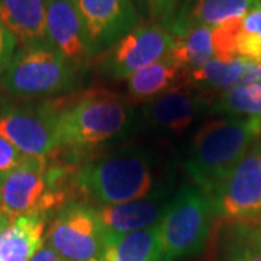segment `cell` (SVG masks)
<instances>
[{
	"instance_id": "cell-1",
	"label": "cell",
	"mask_w": 261,
	"mask_h": 261,
	"mask_svg": "<svg viewBox=\"0 0 261 261\" xmlns=\"http://www.w3.org/2000/svg\"><path fill=\"white\" fill-rule=\"evenodd\" d=\"M51 105L56 111L58 149L77 164H83L92 152L128 138L138 123L126 97L105 87L77 90L51 100Z\"/></svg>"
},
{
	"instance_id": "cell-2",
	"label": "cell",
	"mask_w": 261,
	"mask_h": 261,
	"mask_svg": "<svg viewBox=\"0 0 261 261\" xmlns=\"http://www.w3.org/2000/svg\"><path fill=\"white\" fill-rule=\"evenodd\" d=\"M80 200L118 205L164 192L148 151L123 148L86 160L75 174Z\"/></svg>"
},
{
	"instance_id": "cell-3",
	"label": "cell",
	"mask_w": 261,
	"mask_h": 261,
	"mask_svg": "<svg viewBox=\"0 0 261 261\" xmlns=\"http://www.w3.org/2000/svg\"><path fill=\"white\" fill-rule=\"evenodd\" d=\"M261 138V119L219 116L192 137L185 163L193 185L207 197Z\"/></svg>"
},
{
	"instance_id": "cell-4",
	"label": "cell",
	"mask_w": 261,
	"mask_h": 261,
	"mask_svg": "<svg viewBox=\"0 0 261 261\" xmlns=\"http://www.w3.org/2000/svg\"><path fill=\"white\" fill-rule=\"evenodd\" d=\"M82 74L48 42L22 47L2 75V86L18 97H48L79 89Z\"/></svg>"
},
{
	"instance_id": "cell-5",
	"label": "cell",
	"mask_w": 261,
	"mask_h": 261,
	"mask_svg": "<svg viewBox=\"0 0 261 261\" xmlns=\"http://www.w3.org/2000/svg\"><path fill=\"white\" fill-rule=\"evenodd\" d=\"M214 221L209 197L195 185L181 187L160 224L163 261L186 260L200 254Z\"/></svg>"
},
{
	"instance_id": "cell-6",
	"label": "cell",
	"mask_w": 261,
	"mask_h": 261,
	"mask_svg": "<svg viewBox=\"0 0 261 261\" xmlns=\"http://www.w3.org/2000/svg\"><path fill=\"white\" fill-rule=\"evenodd\" d=\"M215 219L226 224H257L261 219V138L209 196Z\"/></svg>"
},
{
	"instance_id": "cell-7",
	"label": "cell",
	"mask_w": 261,
	"mask_h": 261,
	"mask_svg": "<svg viewBox=\"0 0 261 261\" xmlns=\"http://www.w3.org/2000/svg\"><path fill=\"white\" fill-rule=\"evenodd\" d=\"M47 241L64 261H102L106 232L93 205L71 202L56 214Z\"/></svg>"
},
{
	"instance_id": "cell-8",
	"label": "cell",
	"mask_w": 261,
	"mask_h": 261,
	"mask_svg": "<svg viewBox=\"0 0 261 261\" xmlns=\"http://www.w3.org/2000/svg\"><path fill=\"white\" fill-rule=\"evenodd\" d=\"M174 38L159 23H141L97 57V68L112 80H126L170 54Z\"/></svg>"
},
{
	"instance_id": "cell-9",
	"label": "cell",
	"mask_w": 261,
	"mask_h": 261,
	"mask_svg": "<svg viewBox=\"0 0 261 261\" xmlns=\"http://www.w3.org/2000/svg\"><path fill=\"white\" fill-rule=\"evenodd\" d=\"M0 137L29 157H48L58 151L56 111L51 102L39 106L0 108Z\"/></svg>"
},
{
	"instance_id": "cell-10",
	"label": "cell",
	"mask_w": 261,
	"mask_h": 261,
	"mask_svg": "<svg viewBox=\"0 0 261 261\" xmlns=\"http://www.w3.org/2000/svg\"><path fill=\"white\" fill-rule=\"evenodd\" d=\"M212 99L214 94L183 79L166 93L145 103L141 116L151 130L168 137H181L203 111L211 108Z\"/></svg>"
},
{
	"instance_id": "cell-11",
	"label": "cell",
	"mask_w": 261,
	"mask_h": 261,
	"mask_svg": "<svg viewBox=\"0 0 261 261\" xmlns=\"http://www.w3.org/2000/svg\"><path fill=\"white\" fill-rule=\"evenodd\" d=\"M74 5L93 58L111 49L142 23L132 0H74Z\"/></svg>"
},
{
	"instance_id": "cell-12",
	"label": "cell",
	"mask_w": 261,
	"mask_h": 261,
	"mask_svg": "<svg viewBox=\"0 0 261 261\" xmlns=\"http://www.w3.org/2000/svg\"><path fill=\"white\" fill-rule=\"evenodd\" d=\"M45 29L48 44L74 68L84 73L90 67L93 57L74 0H48Z\"/></svg>"
},
{
	"instance_id": "cell-13",
	"label": "cell",
	"mask_w": 261,
	"mask_h": 261,
	"mask_svg": "<svg viewBox=\"0 0 261 261\" xmlns=\"http://www.w3.org/2000/svg\"><path fill=\"white\" fill-rule=\"evenodd\" d=\"M166 192L118 205L94 206L100 219L106 240L126 233L144 231L161 224L171 203Z\"/></svg>"
},
{
	"instance_id": "cell-14",
	"label": "cell",
	"mask_w": 261,
	"mask_h": 261,
	"mask_svg": "<svg viewBox=\"0 0 261 261\" xmlns=\"http://www.w3.org/2000/svg\"><path fill=\"white\" fill-rule=\"evenodd\" d=\"M257 0H187L177 10L168 31L171 35L190 27L216 28L231 19L243 18Z\"/></svg>"
},
{
	"instance_id": "cell-15",
	"label": "cell",
	"mask_w": 261,
	"mask_h": 261,
	"mask_svg": "<svg viewBox=\"0 0 261 261\" xmlns=\"http://www.w3.org/2000/svg\"><path fill=\"white\" fill-rule=\"evenodd\" d=\"M48 0H0V22L22 47L47 42Z\"/></svg>"
},
{
	"instance_id": "cell-16",
	"label": "cell",
	"mask_w": 261,
	"mask_h": 261,
	"mask_svg": "<svg viewBox=\"0 0 261 261\" xmlns=\"http://www.w3.org/2000/svg\"><path fill=\"white\" fill-rule=\"evenodd\" d=\"M183 79L185 71L168 54L128 77L125 97L132 106L145 105L166 93Z\"/></svg>"
},
{
	"instance_id": "cell-17",
	"label": "cell",
	"mask_w": 261,
	"mask_h": 261,
	"mask_svg": "<svg viewBox=\"0 0 261 261\" xmlns=\"http://www.w3.org/2000/svg\"><path fill=\"white\" fill-rule=\"evenodd\" d=\"M45 215H23L13 219L0 238V261H29L44 247Z\"/></svg>"
},
{
	"instance_id": "cell-18",
	"label": "cell",
	"mask_w": 261,
	"mask_h": 261,
	"mask_svg": "<svg viewBox=\"0 0 261 261\" xmlns=\"http://www.w3.org/2000/svg\"><path fill=\"white\" fill-rule=\"evenodd\" d=\"M160 225L106 240L102 261H163Z\"/></svg>"
},
{
	"instance_id": "cell-19",
	"label": "cell",
	"mask_w": 261,
	"mask_h": 261,
	"mask_svg": "<svg viewBox=\"0 0 261 261\" xmlns=\"http://www.w3.org/2000/svg\"><path fill=\"white\" fill-rule=\"evenodd\" d=\"M173 47L170 57L177 63L185 73H190L205 65L214 58L212 28L190 27L183 32L173 35Z\"/></svg>"
},
{
	"instance_id": "cell-20",
	"label": "cell",
	"mask_w": 261,
	"mask_h": 261,
	"mask_svg": "<svg viewBox=\"0 0 261 261\" xmlns=\"http://www.w3.org/2000/svg\"><path fill=\"white\" fill-rule=\"evenodd\" d=\"M219 261H261V226L226 224L219 237Z\"/></svg>"
},
{
	"instance_id": "cell-21",
	"label": "cell",
	"mask_w": 261,
	"mask_h": 261,
	"mask_svg": "<svg viewBox=\"0 0 261 261\" xmlns=\"http://www.w3.org/2000/svg\"><path fill=\"white\" fill-rule=\"evenodd\" d=\"M245 63L247 60L243 57L231 60L212 58L205 65L190 73H185V79L209 93H219L240 83Z\"/></svg>"
},
{
	"instance_id": "cell-22",
	"label": "cell",
	"mask_w": 261,
	"mask_h": 261,
	"mask_svg": "<svg viewBox=\"0 0 261 261\" xmlns=\"http://www.w3.org/2000/svg\"><path fill=\"white\" fill-rule=\"evenodd\" d=\"M209 109L219 116L261 119V87L233 86L215 93Z\"/></svg>"
},
{
	"instance_id": "cell-23",
	"label": "cell",
	"mask_w": 261,
	"mask_h": 261,
	"mask_svg": "<svg viewBox=\"0 0 261 261\" xmlns=\"http://www.w3.org/2000/svg\"><path fill=\"white\" fill-rule=\"evenodd\" d=\"M243 32V18L231 19L222 25L212 28L214 58L231 60L237 58V47Z\"/></svg>"
},
{
	"instance_id": "cell-24",
	"label": "cell",
	"mask_w": 261,
	"mask_h": 261,
	"mask_svg": "<svg viewBox=\"0 0 261 261\" xmlns=\"http://www.w3.org/2000/svg\"><path fill=\"white\" fill-rule=\"evenodd\" d=\"M147 3L154 23L168 28L177 13L180 0H147Z\"/></svg>"
},
{
	"instance_id": "cell-25",
	"label": "cell",
	"mask_w": 261,
	"mask_h": 261,
	"mask_svg": "<svg viewBox=\"0 0 261 261\" xmlns=\"http://www.w3.org/2000/svg\"><path fill=\"white\" fill-rule=\"evenodd\" d=\"M28 159L29 155L22 154L10 142L0 137V173L9 174L15 168L20 167Z\"/></svg>"
},
{
	"instance_id": "cell-26",
	"label": "cell",
	"mask_w": 261,
	"mask_h": 261,
	"mask_svg": "<svg viewBox=\"0 0 261 261\" xmlns=\"http://www.w3.org/2000/svg\"><path fill=\"white\" fill-rule=\"evenodd\" d=\"M18 41L12 35L9 29L0 22V75H3L5 70L8 68L10 60L16 53Z\"/></svg>"
},
{
	"instance_id": "cell-27",
	"label": "cell",
	"mask_w": 261,
	"mask_h": 261,
	"mask_svg": "<svg viewBox=\"0 0 261 261\" xmlns=\"http://www.w3.org/2000/svg\"><path fill=\"white\" fill-rule=\"evenodd\" d=\"M237 86H258L261 87V63L247 60L241 80Z\"/></svg>"
},
{
	"instance_id": "cell-28",
	"label": "cell",
	"mask_w": 261,
	"mask_h": 261,
	"mask_svg": "<svg viewBox=\"0 0 261 261\" xmlns=\"http://www.w3.org/2000/svg\"><path fill=\"white\" fill-rule=\"evenodd\" d=\"M29 261H64L49 245H44Z\"/></svg>"
},
{
	"instance_id": "cell-29",
	"label": "cell",
	"mask_w": 261,
	"mask_h": 261,
	"mask_svg": "<svg viewBox=\"0 0 261 261\" xmlns=\"http://www.w3.org/2000/svg\"><path fill=\"white\" fill-rule=\"evenodd\" d=\"M10 222H12V221H10L9 216L0 209V238H2V235L5 233V231L8 229V226L10 225Z\"/></svg>"
},
{
	"instance_id": "cell-30",
	"label": "cell",
	"mask_w": 261,
	"mask_h": 261,
	"mask_svg": "<svg viewBox=\"0 0 261 261\" xmlns=\"http://www.w3.org/2000/svg\"><path fill=\"white\" fill-rule=\"evenodd\" d=\"M6 176H8V174H3V173H0V187H2V185H3V181H5Z\"/></svg>"
},
{
	"instance_id": "cell-31",
	"label": "cell",
	"mask_w": 261,
	"mask_h": 261,
	"mask_svg": "<svg viewBox=\"0 0 261 261\" xmlns=\"http://www.w3.org/2000/svg\"><path fill=\"white\" fill-rule=\"evenodd\" d=\"M257 225H260V226H261V219H260V221H258V222H257Z\"/></svg>"
}]
</instances>
